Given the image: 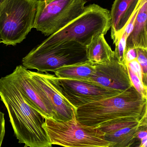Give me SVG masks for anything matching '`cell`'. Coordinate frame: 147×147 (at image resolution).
Wrapping results in <instances>:
<instances>
[{
    "mask_svg": "<svg viewBox=\"0 0 147 147\" xmlns=\"http://www.w3.org/2000/svg\"><path fill=\"white\" fill-rule=\"evenodd\" d=\"M128 69L133 86L144 97L147 98V87L144 86L140 79L136 74L128 67Z\"/></svg>",
    "mask_w": 147,
    "mask_h": 147,
    "instance_id": "d6986e66",
    "label": "cell"
},
{
    "mask_svg": "<svg viewBox=\"0 0 147 147\" xmlns=\"http://www.w3.org/2000/svg\"><path fill=\"white\" fill-rule=\"evenodd\" d=\"M39 1L7 0L0 12V38L6 45L21 43L34 28Z\"/></svg>",
    "mask_w": 147,
    "mask_h": 147,
    "instance_id": "277c9868",
    "label": "cell"
},
{
    "mask_svg": "<svg viewBox=\"0 0 147 147\" xmlns=\"http://www.w3.org/2000/svg\"><path fill=\"white\" fill-rule=\"evenodd\" d=\"M128 67L131 69L133 71L135 72L140 79L142 82V72L140 66L139 64L137 59L129 62L127 64Z\"/></svg>",
    "mask_w": 147,
    "mask_h": 147,
    "instance_id": "ffe728a7",
    "label": "cell"
},
{
    "mask_svg": "<svg viewBox=\"0 0 147 147\" xmlns=\"http://www.w3.org/2000/svg\"><path fill=\"white\" fill-rule=\"evenodd\" d=\"M88 60L85 47L75 41L63 42L43 49H33L22 59L27 69L55 72L63 67Z\"/></svg>",
    "mask_w": 147,
    "mask_h": 147,
    "instance_id": "8992f818",
    "label": "cell"
},
{
    "mask_svg": "<svg viewBox=\"0 0 147 147\" xmlns=\"http://www.w3.org/2000/svg\"><path fill=\"white\" fill-rule=\"evenodd\" d=\"M147 138L140 139L136 138L134 145L132 147H147Z\"/></svg>",
    "mask_w": 147,
    "mask_h": 147,
    "instance_id": "603a6c76",
    "label": "cell"
},
{
    "mask_svg": "<svg viewBox=\"0 0 147 147\" xmlns=\"http://www.w3.org/2000/svg\"><path fill=\"white\" fill-rule=\"evenodd\" d=\"M147 98L133 86L110 97L95 101L76 109V118L83 125L98 127L111 120L125 117H147Z\"/></svg>",
    "mask_w": 147,
    "mask_h": 147,
    "instance_id": "7a4b0ae2",
    "label": "cell"
},
{
    "mask_svg": "<svg viewBox=\"0 0 147 147\" xmlns=\"http://www.w3.org/2000/svg\"><path fill=\"white\" fill-rule=\"evenodd\" d=\"M127 37L123 31L119 41L115 45V49L114 51V54L118 60L123 64L127 65L125 59L126 40Z\"/></svg>",
    "mask_w": 147,
    "mask_h": 147,
    "instance_id": "ac0fdd59",
    "label": "cell"
},
{
    "mask_svg": "<svg viewBox=\"0 0 147 147\" xmlns=\"http://www.w3.org/2000/svg\"><path fill=\"white\" fill-rule=\"evenodd\" d=\"M125 59L127 64L137 59L136 49L131 48L125 51Z\"/></svg>",
    "mask_w": 147,
    "mask_h": 147,
    "instance_id": "7402d4cb",
    "label": "cell"
},
{
    "mask_svg": "<svg viewBox=\"0 0 147 147\" xmlns=\"http://www.w3.org/2000/svg\"><path fill=\"white\" fill-rule=\"evenodd\" d=\"M52 145L64 147H110L98 127L83 125L76 117L66 122L45 119L42 125Z\"/></svg>",
    "mask_w": 147,
    "mask_h": 147,
    "instance_id": "5b68a950",
    "label": "cell"
},
{
    "mask_svg": "<svg viewBox=\"0 0 147 147\" xmlns=\"http://www.w3.org/2000/svg\"><path fill=\"white\" fill-rule=\"evenodd\" d=\"M7 0H0V12H1V10L3 7V5L5 3V2ZM1 43V38H0V44Z\"/></svg>",
    "mask_w": 147,
    "mask_h": 147,
    "instance_id": "cb8c5ba5",
    "label": "cell"
},
{
    "mask_svg": "<svg viewBox=\"0 0 147 147\" xmlns=\"http://www.w3.org/2000/svg\"><path fill=\"white\" fill-rule=\"evenodd\" d=\"M86 57L95 64H102L111 60L114 52L104 38V34L95 36L90 43L85 46Z\"/></svg>",
    "mask_w": 147,
    "mask_h": 147,
    "instance_id": "9a60e30c",
    "label": "cell"
},
{
    "mask_svg": "<svg viewBox=\"0 0 147 147\" xmlns=\"http://www.w3.org/2000/svg\"><path fill=\"white\" fill-rule=\"evenodd\" d=\"M89 82L123 92L133 86L127 65L120 62L114 54L111 60L96 64V71Z\"/></svg>",
    "mask_w": 147,
    "mask_h": 147,
    "instance_id": "8fae6325",
    "label": "cell"
},
{
    "mask_svg": "<svg viewBox=\"0 0 147 147\" xmlns=\"http://www.w3.org/2000/svg\"><path fill=\"white\" fill-rule=\"evenodd\" d=\"M9 75L27 102L44 119L56 121L55 113L50 101L44 92L32 79L28 69L22 65H18Z\"/></svg>",
    "mask_w": 147,
    "mask_h": 147,
    "instance_id": "9c48e42d",
    "label": "cell"
},
{
    "mask_svg": "<svg viewBox=\"0 0 147 147\" xmlns=\"http://www.w3.org/2000/svg\"><path fill=\"white\" fill-rule=\"evenodd\" d=\"M5 132L4 114L0 111V147L1 146L4 139Z\"/></svg>",
    "mask_w": 147,
    "mask_h": 147,
    "instance_id": "44dd1931",
    "label": "cell"
},
{
    "mask_svg": "<svg viewBox=\"0 0 147 147\" xmlns=\"http://www.w3.org/2000/svg\"></svg>",
    "mask_w": 147,
    "mask_h": 147,
    "instance_id": "484cf974",
    "label": "cell"
},
{
    "mask_svg": "<svg viewBox=\"0 0 147 147\" xmlns=\"http://www.w3.org/2000/svg\"><path fill=\"white\" fill-rule=\"evenodd\" d=\"M137 60L141 67L142 83L147 87V49H136Z\"/></svg>",
    "mask_w": 147,
    "mask_h": 147,
    "instance_id": "e0dca14e",
    "label": "cell"
},
{
    "mask_svg": "<svg viewBox=\"0 0 147 147\" xmlns=\"http://www.w3.org/2000/svg\"><path fill=\"white\" fill-rule=\"evenodd\" d=\"M35 84L44 92L51 103L56 116L55 121L62 122L76 117V109L59 94L48 80L44 72L28 70Z\"/></svg>",
    "mask_w": 147,
    "mask_h": 147,
    "instance_id": "7c38bea8",
    "label": "cell"
},
{
    "mask_svg": "<svg viewBox=\"0 0 147 147\" xmlns=\"http://www.w3.org/2000/svg\"><path fill=\"white\" fill-rule=\"evenodd\" d=\"M86 0H48L39 1L33 28L49 36L80 16Z\"/></svg>",
    "mask_w": 147,
    "mask_h": 147,
    "instance_id": "52a82bcc",
    "label": "cell"
},
{
    "mask_svg": "<svg viewBox=\"0 0 147 147\" xmlns=\"http://www.w3.org/2000/svg\"><path fill=\"white\" fill-rule=\"evenodd\" d=\"M45 73L57 91L75 109L122 92L91 82L61 78L47 72Z\"/></svg>",
    "mask_w": 147,
    "mask_h": 147,
    "instance_id": "ba28073f",
    "label": "cell"
},
{
    "mask_svg": "<svg viewBox=\"0 0 147 147\" xmlns=\"http://www.w3.org/2000/svg\"><path fill=\"white\" fill-rule=\"evenodd\" d=\"M146 123L147 117L141 120L125 117L109 121L98 127L104 134L105 140L111 143L110 147H132L140 127Z\"/></svg>",
    "mask_w": 147,
    "mask_h": 147,
    "instance_id": "30bf717a",
    "label": "cell"
},
{
    "mask_svg": "<svg viewBox=\"0 0 147 147\" xmlns=\"http://www.w3.org/2000/svg\"><path fill=\"white\" fill-rule=\"evenodd\" d=\"M0 97L19 143L25 147H52L42 127L45 119L27 102L9 75L0 78Z\"/></svg>",
    "mask_w": 147,
    "mask_h": 147,
    "instance_id": "6da1fadb",
    "label": "cell"
},
{
    "mask_svg": "<svg viewBox=\"0 0 147 147\" xmlns=\"http://www.w3.org/2000/svg\"><path fill=\"white\" fill-rule=\"evenodd\" d=\"M96 71V64L87 60L63 66L54 72L56 77L61 78L89 82Z\"/></svg>",
    "mask_w": 147,
    "mask_h": 147,
    "instance_id": "2e32d148",
    "label": "cell"
},
{
    "mask_svg": "<svg viewBox=\"0 0 147 147\" xmlns=\"http://www.w3.org/2000/svg\"><path fill=\"white\" fill-rule=\"evenodd\" d=\"M110 20L108 9L95 3L89 4L78 17L36 48L45 49L67 41H75L86 46L95 36L107 34L111 26Z\"/></svg>",
    "mask_w": 147,
    "mask_h": 147,
    "instance_id": "3957f363",
    "label": "cell"
},
{
    "mask_svg": "<svg viewBox=\"0 0 147 147\" xmlns=\"http://www.w3.org/2000/svg\"><path fill=\"white\" fill-rule=\"evenodd\" d=\"M147 0H142L133 29L126 40L125 51L131 48L147 49Z\"/></svg>",
    "mask_w": 147,
    "mask_h": 147,
    "instance_id": "5bb4252c",
    "label": "cell"
},
{
    "mask_svg": "<svg viewBox=\"0 0 147 147\" xmlns=\"http://www.w3.org/2000/svg\"><path fill=\"white\" fill-rule=\"evenodd\" d=\"M39 1H48V0H37Z\"/></svg>",
    "mask_w": 147,
    "mask_h": 147,
    "instance_id": "d4e9b609",
    "label": "cell"
},
{
    "mask_svg": "<svg viewBox=\"0 0 147 147\" xmlns=\"http://www.w3.org/2000/svg\"><path fill=\"white\" fill-rule=\"evenodd\" d=\"M141 0H114L110 11L111 37L115 45Z\"/></svg>",
    "mask_w": 147,
    "mask_h": 147,
    "instance_id": "4fadbf2b",
    "label": "cell"
}]
</instances>
